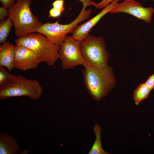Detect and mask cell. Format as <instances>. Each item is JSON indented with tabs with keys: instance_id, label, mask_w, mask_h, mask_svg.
<instances>
[{
	"instance_id": "e0dca14e",
	"label": "cell",
	"mask_w": 154,
	"mask_h": 154,
	"mask_svg": "<svg viewBox=\"0 0 154 154\" xmlns=\"http://www.w3.org/2000/svg\"><path fill=\"white\" fill-rule=\"evenodd\" d=\"M120 0H102L100 2L96 3L92 1V5L95 7L97 9H101L104 8L106 6L110 4V3L114 1H117Z\"/></svg>"
},
{
	"instance_id": "7a4b0ae2",
	"label": "cell",
	"mask_w": 154,
	"mask_h": 154,
	"mask_svg": "<svg viewBox=\"0 0 154 154\" xmlns=\"http://www.w3.org/2000/svg\"><path fill=\"white\" fill-rule=\"evenodd\" d=\"M16 44L28 48L37 55L41 62L54 66L58 58L60 46L52 42L45 36L36 32L29 33L15 40Z\"/></svg>"
},
{
	"instance_id": "cb8c5ba5",
	"label": "cell",
	"mask_w": 154,
	"mask_h": 154,
	"mask_svg": "<svg viewBox=\"0 0 154 154\" xmlns=\"http://www.w3.org/2000/svg\"><path fill=\"white\" fill-rule=\"evenodd\" d=\"M29 151L28 150H24L21 153L22 154H27L29 153Z\"/></svg>"
},
{
	"instance_id": "4fadbf2b",
	"label": "cell",
	"mask_w": 154,
	"mask_h": 154,
	"mask_svg": "<svg viewBox=\"0 0 154 154\" xmlns=\"http://www.w3.org/2000/svg\"><path fill=\"white\" fill-rule=\"evenodd\" d=\"M93 129L96 136V139L88 154H109L104 151L102 147L101 141V127L98 124H96L94 126Z\"/></svg>"
},
{
	"instance_id": "ffe728a7",
	"label": "cell",
	"mask_w": 154,
	"mask_h": 154,
	"mask_svg": "<svg viewBox=\"0 0 154 154\" xmlns=\"http://www.w3.org/2000/svg\"><path fill=\"white\" fill-rule=\"evenodd\" d=\"M62 12L60 10L54 8L51 9L49 11V17L57 18L59 17Z\"/></svg>"
},
{
	"instance_id": "3957f363",
	"label": "cell",
	"mask_w": 154,
	"mask_h": 154,
	"mask_svg": "<svg viewBox=\"0 0 154 154\" xmlns=\"http://www.w3.org/2000/svg\"><path fill=\"white\" fill-rule=\"evenodd\" d=\"M32 0H17L8 9L9 16L12 19L15 33L18 37L37 32L42 24L30 8Z\"/></svg>"
},
{
	"instance_id": "5bb4252c",
	"label": "cell",
	"mask_w": 154,
	"mask_h": 154,
	"mask_svg": "<svg viewBox=\"0 0 154 154\" xmlns=\"http://www.w3.org/2000/svg\"><path fill=\"white\" fill-rule=\"evenodd\" d=\"M14 26L13 23L9 16L0 22V43L6 41L11 31L12 27Z\"/></svg>"
},
{
	"instance_id": "ac0fdd59",
	"label": "cell",
	"mask_w": 154,
	"mask_h": 154,
	"mask_svg": "<svg viewBox=\"0 0 154 154\" xmlns=\"http://www.w3.org/2000/svg\"><path fill=\"white\" fill-rule=\"evenodd\" d=\"M8 9L2 5L0 7V20L2 21L5 20V19L9 16Z\"/></svg>"
},
{
	"instance_id": "30bf717a",
	"label": "cell",
	"mask_w": 154,
	"mask_h": 154,
	"mask_svg": "<svg viewBox=\"0 0 154 154\" xmlns=\"http://www.w3.org/2000/svg\"><path fill=\"white\" fill-rule=\"evenodd\" d=\"M118 1H114L105 7L95 16L85 23L78 25L72 32V36L74 38L81 41L88 35L90 31L105 15L114 9Z\"/></svg>"
},
{
	"instance_id": "6da1fadb",
	"label": "cell",
	"mask_w": 154,
	"mask_h": 154,
	"mask_svg": "<svg viewBox=\"0 0 154 154\" xmlns=\"http://www.w3.org/2000/svg\"><path fill=\"white\" fill-rule=\"evenodd\" d=\"M83 66L84 84L92 97L97 101L99 100L115 86L116 80L112 68L108 65L101 68Z\"/></svg>"
},
{
	"instance_id": "d6986e66",
	"label": "cell",
	"mask_w": 154,
	"mask_h": 154,
	"mask_svg": "<svg viewBox=\"0 0 154 154\" xmlns=\"http://www.w3.org/2000/svg\"><path fill=\"white\" fill-rule=\"evenodd\" d=\"M64 0H56L53 3L52 6L53 7L58 9L62 12L64 9Z\"/></svg>"
},
{
	"instance_id": "8fae6325",
	"label": "cell",
	"mask_w": 154,
	"mask_h": 154,
	"mask_svg": "<svg viewBox=\"0 0 154 154\" xmlns=\"http://www.w3.org/2000/svg\"><path fill=\"white\" fill-rule=\"evenodd\" d=\"M15 47L9 41H5L0 46V65L11 71L14 68L13 62Z\"/></svg>"
},
{
	"instance_id": "d4e9b609",
	"label": "cell",
	"mask_w": 154,
	"mask_h": 154,
	"mask_svg": "<svg viewBox=\"0 0 154 154\" xmlns=\"http://www.w3.org/2000/svg\"></svg>"
},
{
	"instance_id": "8992f818",
	"label": "cell",
	"mask_w": 154,
	"mask_h": 154,
	"mask_svg": "<svg viewBox=\"0 0 154 154\" xmlns=\"http://www.w3.org/2000/svg\"><path fill=\"white\" fill-rule=\"evenodd\" d=\"M82 9L78 17L73 21L68 24L59 23V20L53 23H47L42 24L37 32L45 36L52 42L60 46L63 42L66 35L71 33L75 27L81 22L88 18L92 9L86 10V7L91 5L90 2L83 4Z\"/></svg>"
},
{
	"instance_id": "7c38bea8",
	"label": "cell",
	"mask_w": 154,
	"mask_h": 154,
	"mask_svg": "<svg viewBox=\"0 0 154 154\" xmlns=\"http://www.w3.org/2000/svg\"><path fill=\"white\" fill-rule=\"evenodd\" d=\"M17 140L6 132L0 134V154H17L20 149Z\"/></svg>"
},
{
	"instance_id": "9c48e42d",
	"label": "cell",
	"mask_w": 154,
	"mask_h": 154,
	"mask_svg": "<svg viewBox=\"0 0 154 154\" xmlns=\"http://www.w3.org/2000/svg\"><path fill=\"white\" fill-rule=\"evenodd\" d=\"M15 47L14 68L26 71L36 68L41 62L36 54L29 48L18 44Z\"/></svg>"
},
{
	"instance_id": "2e32d148",
	"label": "cell",
	"mask_w": 154,
	"mask_h": 154,
	"mask_svg": "<svg viewBox=\"0 0 154 154\" xmlns=\"http://www.w3.org/2000/svg\"><path fill=\"white\" fill-rule=\"evenodd\" d=\"M4 67L0 65V87L9 82L15 76L9 72Z\"/></svg>"
},
{
	"instance_id": "277c9868",
	"label": "cell",
	"mask_w": 154,
	"mask_h": 154,
	"mask_svg": "<svg viewBox=\"0 0 154 154\" xmlns=\"http://www.w3.org/2000/svg\"><path fill=\"white\" fill-rule=\"evenodd\" d=\"M80 46L84 61L83 66L99 68L107 66L110 54L102 37L89 35L80 41Z\"/></svg>"
},
{
	"instance_id": "5b68a950",
	"label": "cell",
	"mask_w": 154,
	"mask_h": 154,
	"mask_svg": "<svg viewBox=\"0 0 154 154\" xmlns=\"http://www.w3.org/2000/svg\"><path fill=\"white\" fill-rule=\"evenodd\" d=\"M42 91V86L38 80L27 79L21 75H15L9 82L0 87V99L25 96L37 100L40 97Z\"/></svg>"
},
{
	"instance_id": "603a6c76",
	"label": "cell",
	"mask_w": 154,
	"mask_h": 154,
	"mask_svg": "<svg viewBox=\"0 0 154 154\" xmlns=\"http://www.w3.org/2000/svg\"><path fill=\"white\" fill-rule=\"evenodd\" d=\"M82 3V4L88 2H90L91 0H79Z\"/></svg>"
},
{
	"instance_id": "9a60e30c",
	"label": "cell",
	"mask_w": 154,
	"mask_h": 154,
	"mask_svg": "<svg viewBox=\"0 0 154 154\" xmlns=\"http://www.w3.org/2000/svg\"><path fill=\"white\" fill-rule=\"evenodd\" d=\"M150 91L145 83L139 84L134 91L133 99L135 105H138L143 100L147 98Z\"/></svg>"
},
{
	"instance_id": "52a82bcc",
	"label": "cell",
	"mask_w": 154,
	"mask_h": 154,
	"mask_svg": "<svg viewBox=\"0 0 154 154\" xmlns=\"http://www.w3.org/2000/svg\"><path fill=\"white\" fill-rule=\"evenodd\" d=\"M80 42L72 36L65 37L58 51L62 69H70L78 65L83 66L84 61L80 50Z\"/></svg>"
},
{
	"instance_id": "7402d4cb",
	"label": "cell",
	"mask_w": 154,
	"mask_h": 154,
	"mask_svg": "<svg viewBox=\"0 0 154 154\" xmlns=\"http://www.w3.org/2000/svg\"><path fill=\"white\" fill-rule=\"evenodd\" d=\"M17 0H0L2 5L7 9H9L13 5L16 1Z\"/></svg>"
},
{
	"instance_id": "ba28073f",
	"label": "cell",
	"mask_w": 154,
	"mask_h": 154,
	"mask_svg": "<svg viewBox=\"0 0 154 154\" xmlns=\"http://www.w3.org/2000/svg\"><path fill=\"white\" fill-rule=\"evenodd\" d=\"M152 7H145L136 0H124L117 3L116 7L110 13L116 14L119 13H127L147 23L151 22L154 13Z\"/></svg>"
},
{
	"instance_id": "44dd1931",
	"label": "cell",
	"mask_w": 154,
	"mask_h": 154,
	"mask_svg": "<svg viewBox=\"0 0 154 154\" xmlns=\"http://www.w3.org/2000/svg\"><path fill=\"white\" fill-rule=\"evenodd\" d=\"M145 83L150 91L154 88V73L149 77Z\"/></svg>"
}]
</instances>
